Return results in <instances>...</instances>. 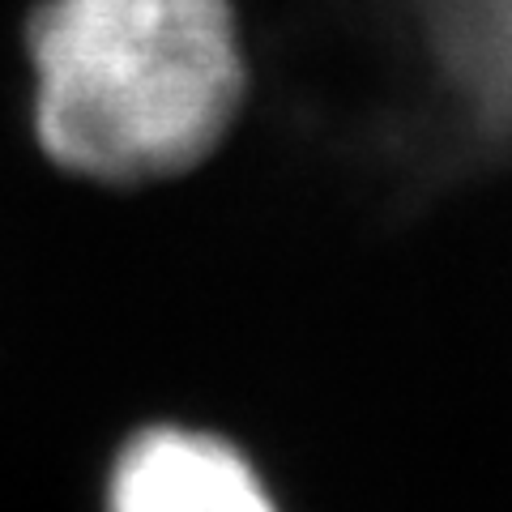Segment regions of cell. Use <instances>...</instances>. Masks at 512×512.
<instances>
[{
    "label": "cell",
    "instance_id": "obj_1",
    "mask_svg": "<svg viewBox=\"0 0 512 512\" xmlns=\"http://www.w3.org/2000/svg\"><path fill=\"white\" fill-rule=\"evenodd\" d=\"M26 47L39 146L99 184L197 167L244 103L231 0H39Z\"/></svg>",
    "mask_w": 512,
    "mask_h": 512
},
{
    "label": "cell",
    "instance_id": "obj_2",
    "mask_svg": "<svg viewBox=\"0 0 512 512\" xmlns=\"http://www.w3.org/2000/svg\"><path fill=\"white\" fill-rule=\"evenodd\" d=\"M107 512H278L265 478L210 431L150 427L120 448Z\"/></svg>",
    "mask_w": 512,
    "mask_h": 512
}]
</instances>
